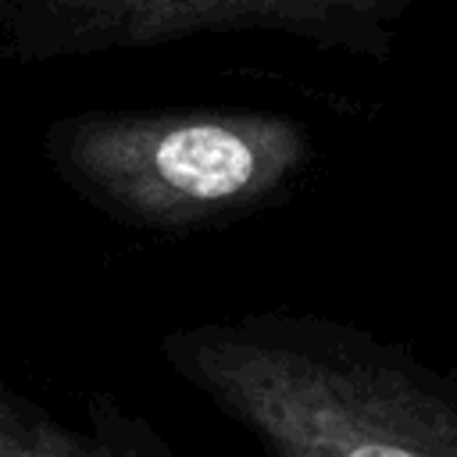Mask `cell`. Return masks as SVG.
<instances>
[{
  "label": "cell",
  "mask_w": 457,
  "mask_h": 457,
  "mask_svg": "<svg viewBox=\"0 0 457 457\" xmlns=\"http://www.w3.org/2000/svg\"><path fill=\"white\" fill-rule=\"evenodd\" d=\"M164 357L271 457H457L450 396L407 357L336 325L179 328Z\"/></svg>",
  "instance_id": "6da1fadb"
},
{
  "label": "cell",
  "mask_w": 457,
  "mask_h": 457,
  "mask_svg": "<svg viewBox=\"0 0 457 457\" xmlns=\"http://www.w3.org/2000/svg\"><path fill=\"white\" fill-rule=\"evenodd\" d=\"M54 171L89 204L146 228H204L278 200L311 136L261 111H89L46 132Z\"/></svg>",
  "instance_id": "7a4b0ae2"
},
{
  "label": "cell",
  "mask_w": 457,
  "mask_h": 457,
  "mask_svg": "<svg viewBox=\"0 0 457 457\" xmlns=\"http://www.w3.org/2000/svg\"><path fill=\"white\" fill-rule=\"evenodd\" d=\"M403 0H0V54L54 61L196 32L271 29L386 57Z\"/></svg>",
  "instance_id": "3957f363"
},
{
  "label": "cell",
  "mask_w": 457,
  "mask_h": 457,
  "mask_svg": "<svg viewBox=\"0 0 457 457\" xmlns=\"http://www.w3.org/2000/svg\"><path fill=\"white\" fill-rule=\"evenodd\" d=\"M0 457H132L111 439L61 428L50 414L0 386Z\"/></svg>",
  "instance_id": "277c9868"
}]
</instances>
